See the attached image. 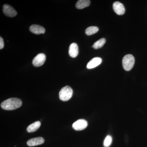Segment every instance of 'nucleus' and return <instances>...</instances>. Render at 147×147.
I'll list each match as a JSON object with an SVG mask.
<instances>
[{
	"label": "nucleus",
	"instance_id": "nucleus-1",
	"mask_svg": "<svg viewBox=\"0 0 147 147\" xmlns=\"http://www.w3.org/2000/svg\"><path fill=\"white\" fill-rule=\"evenodd\" d=\"M22 105L21 99L17 98H11L3 101L1 105L4 110H11L20 108Z\"/></svg>",
	"mask_w": 147,
	"mask_h": 147
},
{
	"label": "nucleus",
	"instance_id": "nucleus-2",
	"mask_svg": "<svg viewBox=\"0 0 147 147\" xmlns=\"http://www.w3.org/2000/svg\"><path fill=\"white\" fill-rule=\"evenodd\" d=\"M73 93V90L71 87L66 86L63 88L60 91L59 93L60 99L62 101H67L72 97Z\"/></svg>",
	"mask_w": 147,
	"mask_h": 147
},
{
	"label": "nucleus",
	"instance_id": "nucleus-3",
	"mask_svg": "<svg viewBox=\"0 0 147 147\" xmlns=\"http://www.w3.org/2000/svg\"><path fill=\"white\" fill-rule=\"evenodd\" d=\"M135 59L133 55L128 54L124 57L122 60L123 66L125 70L129 71L134 65Z\"/></svg>",
	"mask_w": 147,
	"mask_h": 147
},
{
	"label": "nucleus",
	"instance_id": "nucleus-4",
	"mask_svg": "<svg viewBox=\"0 0 147 147\" xmlns=\"http://www.w3.org/2000/svg\"><path fill=\"white\" fill-rule=\"evenodd\" d=\"M46 60V56L43 53H40L37 55L32 61V64L34 66L36 67L41 66L45 63Z\"/></svg>",
	"mask_w": 147,
	"mask_h": 147
},
{
	"label": "nucleus",
	"instance_id": "nucleus-5",
	"mask_svg": "<svg viewBox=\"0 0 147 147\" xmlns=\"http://www.w3.org/2000/svg\"><path fill=\"white\" fill-rule=\"evenodd\" d=\"M88 126V122L85 120L81 119L76 121L72 124V127L75 130L79 131L86 128Z\"/></svg>",
	"mask_w": 147,
	"mask_h": 147
},
{
	"label": "nucleus",
	"instance_id": "nucleus-6",
	"mask_svg": "<svg viewBox=\"0 0 147 147\" xmlns=\"http://www.w3.org/2000/svg\"><path fill=\"white\" fill-rule=\"evenodd\" d=\"M3 12L7 16L13 17L17 15V12L12 7L7 4H5L3 6Z\"/></svg>",
	"mask_w": 147,
	"mask_h": 147
},
{
	"label": "nucleus",
	"instance_id": "nucleus-7",
	"mask_svg": "<svg viewBox=\"0 0 147 147\" xmlns=\"http://www.w3.org/2000/svg\"><path fill=\"white\" fill-rule=\"evenodd\" d=\"M113 9L118 15H123L125 12V8L123 4L118 1H116L113 4Z\"/></svg>",
	"mask_w": 147,
	"mask_h": 147
},
{
	"label": "nucleus",
	"instance_id": "nucleus-8",
	"mask_svg": "<svg viewBox=\"0 0 147 147\" xmlns=\"http://www.w3.org/2000/svg\"><path fill=\"white\" fill-rule=\"evenodd\" d=\"M45 142V140L42 137H38L29 139L27 142V145L29 146H34L42 144Z\"/></svg>",
	"mask_w": 147,
	"mask_h": 147
},
{
	"label": "nucleus",
	"instance_id": "nucleus-9",
	"mask_svg": "<svg viewBox=\"0 0 147 147\" xmlns=\"http://www.w3.org/2000/svg\"><path fill=\"white\" fill-rule=\"evenodd\" d=\"M79 54V48L77 44L76 43H71L69 49V54L72 58H75Z\"/></svg>",
	"mask_w": 147,
	"mask_h": 147
},
{
	"label": "nucleus",
	"instance_id": "nucleus-10",
	"mask_svg": "<svg viewBox=\"0 0 147 147\" xmlns=\"http://www.w3.org/2000/svg\"><path fill=\"white\" fill-rule=\"evenodd\" d=\"M30 31L36 34H44L45 29L43 27L37 25H33L30 27Z\"/></svg>",
	"mask_w": 147,
	"mask_h": 147
},
{
	"label": "nucleus",
	"instance_id": "nucleus-11",
	"mask_svg": "<svg viewBox=\"0 0 147 147\" xmlns=\"http://www.w3.org/2000/svg\"><path fill=\"white\" fill-rule=\"evenodd\" d=\"M102 62V59L99 57H95L89 62L87 65V68L89 69L95 68L99 65Z\"/></svg>",
	"mask_w": 147,
	"mask_h": 147
},
{
	"label": "nucleus",
	"instance_id": "nucleus-12",
	"mask_svg": "<svg viewBox=\"0 0 147 147\" xmlns=\"http://www.w3.org/2000/svg\"><path fill=\"white\" fill-rule=\"evenodd\" d=\"M90 1L89 0H79L76 3V7L78 9H83L90 5Z\"/></svg>",
	"mask_w": 147,
	"mask_h": 147
},
{
	"label": "nucleus",
	"instance_id": "nucleus-13",
	"mask_svg": "<svg viewBox=\"0 0 147 147\" xmlns=\"http://www.w3.org/2000/svg\"><path fill=\"white\" fill-rule=\"evenodd\" d=\"M41 125V123L39 121H37L30 125L27 128V131L28 132H33L35 131L39 128Z\"/></svg>",
	"mask_w": 147,
	"mask_h": 147
},
{
	"label": "nucleus",
	"instance_id": "nucleus-14",
	"mask_svg": "<svg viewBox=\"0 0 147 147\" xmlns=\"http://www.w3.org/2000/svg\"><path fill=\"white\" fill-rule=\"evenodd\" d=\"M106 42V40L104 38H101L99 40L95 42L93 45L92 47L95 49H99L101 48L104 45Z\"/></svg>",
	"mask_w": 147,
	"mask_h": 147
},
{
	"label": "nucleus",
	"instance_id": "nucleus-15",
	"mask_svg": "<svg viewBox=\"0 0 147 147\" xmlns=\"http://www.w3.org/2000/svg\"><path fill=\"white\" fill-rule=\"evenodd\" d=\"M98 30L99 29L97 27L91 26L88 27L86 29L85 32L87 35H92L97 33L98 32Z\"/></svg>",
	"mask_w": 147,
	"mask_h": 147
},
{
	"label": "nucleus",
	"instance_id": "nucleus-16",
	"mask_svg": "<svg viewBox=\"0 0 147 147\" xmlns=\"http://www.w3.org/2000/svg\"><path fill=\"white\" fill-rule=\"evenodd\" d=\"M112 138L110 135H108L105 137V140H104V146L105 147H108L110 146V145L112 144Z\"/></svg>",
	"mask_w": 147,
	"mask_h": 147
},
{
	"label": "nucleus",
	"instance_id": "nucleus-17",
	"mask_svg": "<svg viewBox=\"0 0 147 147\" xmlns=\"http://www.w3.org/2000/svg\"><path fill=\"white\" fill-rule=\"evenodd\" d=\"M4 47V42L3 39L1 37H0V49L2 50Z\"/></svg>",
	"mask_w": 147,
	"mask_h": 147
}]
</instances>
